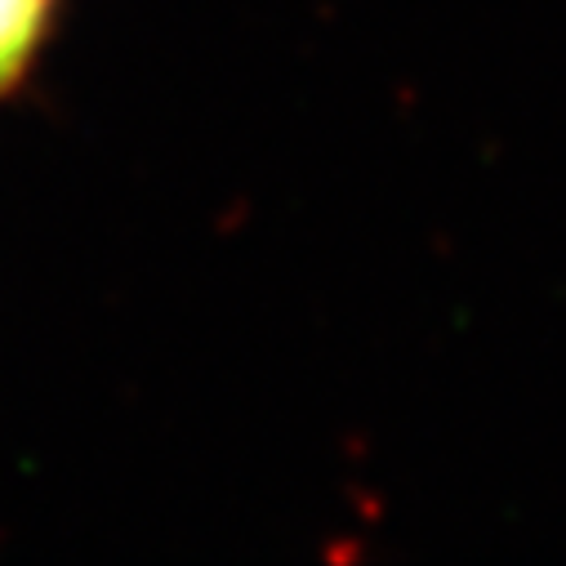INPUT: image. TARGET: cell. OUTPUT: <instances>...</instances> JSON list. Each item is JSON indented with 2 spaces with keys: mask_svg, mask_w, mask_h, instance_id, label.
Instances as JSON below:
<instances>
[{
  "mask_svg": "<svg viewBox=\"0 0 566 566\" xmlns=\"http://www.w3.org/2000/svg\"><path fill=\"white\" fill-rule=\"evenodd\" d=\"M59 14L63 0H0V107L36 76L59 32Z\"/></svg>",
  "mask_w": 566,
  "mask_h": 566,
  "instance_id": "1",
  "label": "cell"
}]
</instances>
